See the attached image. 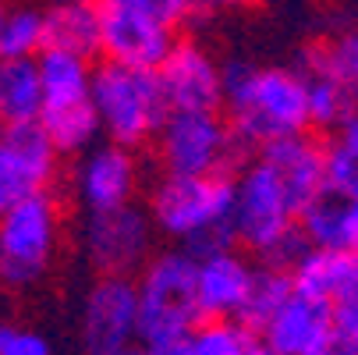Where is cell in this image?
<instances>
[{"instance_id":"obj_1","label":"cell","mask_w":358,"mask_h":355,"mask_svg":"<svg viewBox=\"0 0 358 355\" xmlns=\"http://www.w3.org/2000/svg\"><path fill=\"white\" fill-rule=\"evenodd\" d=\"M224 114L245 149H266L277 139L313 128L309 82L301 68L227 61L224 64Z\"/></svg>"},{"instance_id":"obj_2","label":"cell","mask_w":358,"mask_h":355,"mask_svg":"<svg viewBox=\"0 0 358 355\" xmlns=\"http://www.w3.org/2000/svg\"><path fill=\"white\" fill-rule=\"evenodd\" d=\"M298 217L301 214L291 202L277 167L263 153L241 164V171L234 174V217H231V231L241 249L255 252L263 263L291 267L309 249Z\"/></svg>"},{"instance_id":"obj_3","label":"cell","mask_w":358,"mask_h":355,"mask_svg":"<svg viewBox=\"0 0 358 355\" xmlns=\"http://www.w3.org/2000/svg\"><path fill=\"white\" fill-rule=\"evenodd\" d=\"M149 217L157 231L195 256L220 245H238L231 231L234 178L231 174H160L149 192Z\"/></svg>"},{"instance_id":"obj_4","label":"cell","mask_w":358,"mask_h":355,"mask_svg":"<svg viewBox=\"0 0 358 355\" xmlns=\"http://www.w3.org/2000/svg\"><path fill=\"white\" fill-rule=\"evenodd\" d=\"M138 284V337L145 348L164 351L167 344L192 334L206 313L199 298V256L192 249L152 252L135 274Z\"/></svg>"},{"instance_id":"obj_5","label":"cell","mask_w":358,"mask_h":355,"mask_svg":"<svg viewBox=\"0 0 358 355\" xmlns=\"http://www.w3.org/2000/svg\"><path fill=\"white\" fill-rule=\"evenodd\" d=\"M64 242V207L54 188L22 199L0 217V288L32 291L57 267Z\"/></svg>"},{"instance_id":"obj_6","label":"cell","mask_w":358,"mask_h":355,"mask_svg":"<svg viewBox=\"0 0 358 355\" xmlns=\"http://www.w3.org/2000/svg\"><path fill=\"white\" fill-rule=\"evenodd\" d=\"M92 104L103 125V139L128 149L157 142L171 104L152 68H131L121 61H99L92 75Z\"/></svg>"},{"instance_id":"obj_7","label":"cell","mask_w":358,"mask_h":355,"mask_svg":"<svg viewBox=\"0 0 358 355\" xmlns=\"http://www.w3.org/2000/svg\"><path fill=\"white\" fill-rule=\"evenodd\" d=\"M152 146L164 174H227L245 153L224 111H171Z\"/></svg>"},{"instance_id":"obj_8","label":"cell","mask_w":358,"mask_h":355,"mask_svg":"<svg viewBox=\"0 0 358 355\" xmlns=\"http://www.w3.org/2000/svg\"><path fill=\"white\" fill-rule=\"evenodd\" d=\"M157 224H152L149 210L138 202H128L121 210L107 214H85L78 228V245L82 256L96 274H128L135 277L157 245Z\"/></svg>"},{"instance_id":"obj_9","label":"cell","mask_w":358,"mask_h":355,"mask_svg":"<svg viewBox=\"0 0 358 355\" xmlns=\"http://www.w3.org/2000/svg\"><path fill=\"white\" fill-rule=\"evenodd\" d=\"M85 355H128L138 337V284L128 274H96L78 313Z\"/></svg>"},{"instance_id":"obj_10","label":"cell","mask_w":358,"mask_h":355,"mask_svg":"<svg viewBox=\"0 0 358 355\" xmlns=\"http://www.w3.org/2000/svg\"><path fill=\"white\" fill-rule=\"evenodd\" d=\"M61 149L39 121L0 128V217L22 199L54 188Z\"/></svg>"},{"instance_id":"obj_11","label":"cell","mask_w":358,"mask_h":355,"mask_svg":"<svg viewBox=\"0 0 358 355\" xmlns=\"http://www.w3.org/2000/svg\"><path fill=\"white\" fill-rule=\"evenodd\" d=\"M99 18H103V29H99V57L103 61L157 71L181 39L178 29L160 15L121 4V0H99Z\"/></svg>"},{"instance_id":"obj_12","label":"cell","mask_w":358,"mask_h":355,"mask_svg":"<svg viewBox=\"0 0 358 355\" xmlns=\"http://www.w3.org/2000/svg\"><path fill=\"white\" fill-rule=\"evenodd\" d=\"M138 149H128L121 142H96L78 157L75 167V199L82 214H107L135 202L142 185Z\"/></svg>"},{"instance_id":"obj_13","label":"cell","mask_w":358,"mask_h":355,"mask_svg":"<svg viewBox=\"0 0 358 355\" xmlns=\"http://www.w3.org/2000/svg\"><path fill=\"white\" fill-rule=\"evenodd\" d=\"M157 75L171 111H224V64L199 39H178Z\"/></svg>"},{"instance_id":"obj_14","label":"cell","mask_w":358,"mask_h":355,"mask_svg":"<svg viewBox=\"0 0 358 355\" xmlns=\"http://www.w3.org/2000/svg\"><path fill=\"white\" fill-rule=\"evenodd\" d=\"M255 267L234 245H220L199 256V298L206 320H238L252 291Z\"/></svg>"},{"instance_id":"obj_15","label":"cell","mask_w":358,"mask_h":355,"mask_svg":"<svg viewBox=\"0 0 358 355\" xmlns=\"http://www.w3.org/2000/svg\"><path fill=\"white\" fill-rule=\"evenodd\" d=\"M259 153L277 167L291 202L298 207V214L309 207V202L320 195V188L327 185V142L309 135V132H298V135H287V139H277L270 142Z\"/></svg>"},{"instance_id":"obj_16","label":"cell","mask_w":358,"mask_h":355,"mask_svg":"<svg viewBox=\"0 0 358 355\" xmlns=\"http://www.w3.org/2000/svg\"><path fill=\"white\" fill-rule=\"evenodd\" d=\"M298 224H301V235L309 245L358 256V199L348 188L327 181L320 188V195L301 210Z\"/></svg>"},{"instance_id":"obj_17","label":"cell","mask_w":358,"mask_h":355,"mask_svg":"<svg viewBox=\"0 0 358 355\" xmlns=\"http://www.w3.org/2000/svg\"><path fill=\"white\" fill-rule=\"evenodd\" d=\"M330 323H334V302H320V298L294 291L273 313V320L259 330V337L277 355H305Z\"/></svg>"},{"instance_id":"obj_18","label":"cell","mask_w":358,"mask_h":355,"mask_svg":"<svg viewBox=\"0 0 358 355\" xmlns=\"http://www.w3.org/2000/svg\"><path fill=\"white\" fill-rule=\"evenodd\" d=\"M355 274H358V256L337 249H320V245H309L291 263L294 291L320 302H334V306L355 295Z\"/></svg>"},{"instance_id":"obj_19","label":"cell","mask_w":358,"mask_h":355,"mask_svg":"<svg viewBox=\"0 0 358 355\" xmlns=\"http://www.w3.org/2000/svg\"><path fill=\"white\" fill-rule=\"evenodd\" d=\"M39 75H43V111L78 107L92 99V75H96L92 57L46 46L39 54Z\"/></svg>"},{"instance_id":"obj_20","label":"cell","mask_w":358,"mask_h":355,"mask_svg":"<svg viewBox=\"0 0 358 355\" xmlns=\"http://www.w3.org/2000/svg\"><path fill=\"white\" fill-rule=\"evenodd\" d=\"M99 29H103L99 0H64L46 8V46L99 57Z\"/></svg>"},{"instance_id":"obj_21","label":"cell","mask_w":358,"mask_h":355,"mask_svg":"<svg viewBox=\"0 0 358 355\" xmlns=\"http://www.w3.org/2000/svg\"><path fill=\"white\" fill-rule=\"evenodd\" d=\"M43 114L39 57H0V125H25Z\"/></svg>"},{"instance_id":"obj_22","label":"cell","mask_w":358,"mask_h":355,"mask_svg":"<svg viewBox=\"0 0 358 355\" xmlns=\"http://www.w3.org/2000/svg\"><path fill=\"white\" fill-rule=\"evenodd\" d=\"M298 68L305 75H313V71L330 75L358 99V25L337 29V32L309 43L298 57Z\"/></svg>"},{"instance_id":"obj_23","label":"cell","mask_w":358,"mask_h":355,"mask_svg":"<svg viewBox=\"0 0 358 355\" xmlns=\"http://www.w3.org/2000/svg\"><path fill=\"white\" fill-rule=\"evenodd\" d=\"M291 295H294L291 267H284V263H263V267H255V281H252V291L245 298V309H241L238 323H245L252 334H259Z\"/></svg>"},{"instance_id":"obj_24","label":"cell","mask_w":358,"mask_h":355,"mask_svg":"<svg viewBox=\"0 0 358 355\" xmlns=\"http://www.w3.org/2000/svg\"><path fill=\"white\" fill-rule=\"evenodd\" d=\"M39 125L46 128V135L54 139V146L61 149V157H82L85 149L96 146V139L103 135L99 125L96 104H78V107H61V111H43Z\"/></svg>"},{"instance_id":"obj_25","label":"cell","mask_w":358,"mask_h":355,"mask_svg":"<svg viewBox=\"0 0 358 355\" xmlns=\"http://www.w3.org/2000/svg\"><path fill=\"white\" fill-rule=\"evenodd\" d=\"M255 334L238 320H202L192 334L167 344L160 355H241Z\"/></svg>"},{"instance_id":"obj_26","label":"cell","mask_w":358,"mask_h":355,"mask_svg":"<svg viewBox=\"0 0 358 355\" xmlns=\"http://www.w3.org/2000/svg\"><path fill=\"white\" fill-rule=\"evenodd\" d=\"M46 50V8L29 0H11V11L0 36V57H39Z\"/></svg>"},{"instance_id":"obj_27","label":"cell","mask_w":358,"mask_h":355,"mask_svg":"<svg viewBox=\"0 0 358 355\" xmlns=\"http://www.w3.org/2000/svg\"><path fill=\"white\" fill-rule=\"evenodd\" d=\"M301 75H305V71H301ZM305 82H309L313 128H320V132H334L348 114H355V111H358V99H355L341 82H334L330 75L313 71V75H305Z\"/></svg>"},{"instance_id":"obj_28","label":"cell","mask_w":358,"mask_h":355,"mask_svg":"<svg viewBox=\"0 0 358 355\" xmlns=\"http://www.w3.org/2000/svg\"><path fill=\"white\" fill-rule=\"evenodd\" d=\"M0 355H50V341L36 327L0 320Z\"/></svg>"},{"instance_id":"obj_29","label":"cell","mask_w":358,"mask_h":355,"mask_svg":"<svg viewBox=\"0 0 358 355\" xmlns=\"http://www.w3.org/2000/svg\"><path fill=\"white\" fill-rule=\"evenodd\" d=\"M121 4H135V8H145L152 15H160L164 22H171L174 29H181L188 18H195V0H121Z\"/></svg>"},{"instance_id":"obj_30","label":"cell","mask_w":358,"mask_h":355,"mask_svg":"<svg viewBox=\"0 0 358 355\" xmlns=\"http://www.w3.org/2000/svg\"><path fill=\"white\" fill-rule=\"evenodd\" d=\"M305 355H358V344H355L351 334H344V327H341L337 316H334V323L320 334V341L305 351Z\"/></svg>"},{"instance_id":"obj_31","label":"cell","mask_w":358,"mask_h":355,"mask_svg":"<svg viewBox=\"0 0 358 355\" xmlns=\"http://www.w3.org/2000/svg\"><path fill=\"white\" fill-rule=\"evenodd\" d=\"M334 316H337V323L344 327V334H351L355 344H358V298L351 295V298L337 302V306H334Z\"/></svg>"},{"instance_id":"obj_32","label":"cell","mask_w":358,"mask_h":355,"mask_svg":"<svg viewBox=\"0 0 358 355\" xmlns=\"http://www.w3.org/2000/svg\"><path fill=\"white\" fill-rule=\"evenodd\" d=\"M259 0H195V11L199 15H210V11H245L255 8Z\"/></svg>"},{"instance_id":"obj_33","label":"cell","mask_w":358,"mask_h":355,"mask_svg":"<svg viewBox=\"0 0 358 355\" xmlns=\"http://www.w3.org/2000/svg\"><path fill=\"white\" fill-rule=\"evenodd\" d=\"M241 355H277V351H273V348H270V344H266L259 334H255V337L245 344V351H241Z\"/></svg>"},{"instance_id":"obj_34","label":"cell","mask_w":358,"mask_h":355,"mask_svg":"<svg viewBox=\"0 0 358 355\" xmlns=\"http://www.w3.org/2000/svg\"><path fill=\"white\" fill-rule=\"evenodd\" d=\"M8 11H11V0H0V36H4V22H8Z\"/></svg>"},{"instance_id":"obj_35","label":"cell","mask_w":358,"mask_h":355,"mask_svg":"<svg viewBox=\"0 0 358 355\" xmlns=\"http://www.w3.org/2000/svg\"><path fill=\"white\" fill-rule=\"evenodd\" d=\"M29 4H39V8H54V4H64V0H29Z\"/></svg>"},{"instance_id":"obj_36","label":"cell","mask_w":358,"mask_h":355,"mask_svg":"<svg viewBox=\"0 0 358 355\" xmlns=\"http://www.w3.org/2000/svg\"><path fill=\"white\" fill-rule=\"evenodd\" d=\"M128 355H160V351H152V348H145V344H142V348H135V351H128Z\"/></svg>"},{"instance_id":"obj_37","label":"cell","mask_w":358,"mask_h":355,"mask_svg":"<svg viewBox=\"0 0 358 355\" xmlns=\"http://www.w3.org/2000/svg\"><path fill=\"white\" fill-rule=\"evenodd\" d=\"M4 295H8V291L0 288V320H4Z\"/></svg>"},{"instance_id":"obj_38","label":"cell","mask_w":358,"mask_h":355,"mask_svg":"<svg viewBox=\"0 0 358 355\" xmlns=\"http://www.w3.org/2000/svg\"><path fill=\"white\" fill-rule=\"evenodd\" d=\"M355 298H358V274H355Z\"/></svg>"},{"instance_id":"obj_39","label":"cell","mask_w":358,"mask_h":355,"mask_svg":"<svg viewBox=\"0 0 358 355\" xmlns=\"http://www.w3.org/2000/svg\"><path fill=\"white\" fill-rule=\"evenodd\" d=\"M0 128H4V125H0Z\"/></svg>"}]
</instances>
